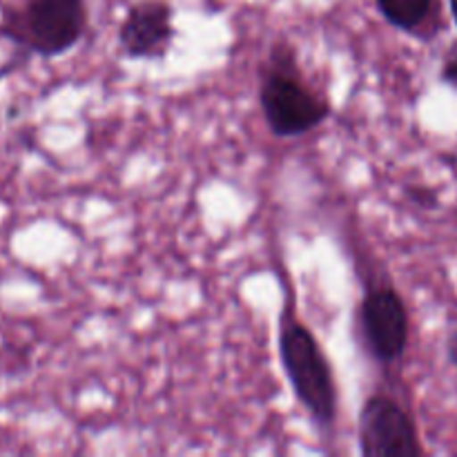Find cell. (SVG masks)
<instances>
[{
  "mask_svg": "<svg viewBox=\"0 0 457 457\" xmlns=\"http://www.w3.org/2000/svg\"><path fill=\"white\" fill-rule=\"evenodd\" d=\"M446 355H449L451 364L457 366V330L451 333L449 342H446Z\"/></svg>",
  "mask_w": 457,
  "mask_h": 457,
  "instance_id": "9",
  "label": "cell"
},
{
  "mask_svg": "<svg viewBox=\"0 0 457 457\" xmlns=\"http://www.w3.org/2000/svg\"><path fill=\"white\" fill-rule=\"evenodd\" d=\"M0 13V31L45 58L70 52L87 27L85 0H7Z\"/></svg>",
  "mask_w": 457,
  "mask_h": 457,
  "instance_id": "2",
  "label": "cell"
},
{
  "mask_svg": "<svg viewBox=\"0 0 457 457\" xmlns=\"http://www.w3.org/2000/svg\"><path fill=\"white\" fill-rule=\"evenodd\" d=\"M172 4L165 0H138L120 22L119 43L129 58H161L174 40Z\"/></svg>",
  "mask_w": 457,
  "mask_h": 457,
  "instance_id": "6",
  "label": "cell"
},
{
  "mask_svg": "<svg viewBox=\"0 0 457 457\" xmlns=\"http://www.w3.org/2000/svg\"><path fill=\"white\" fill-rule=\"evenodd\" d=\"M259 101L268 128L277 137H302L320 128L330 114L328 98L303 79L288 45L272 49L268 65L263 67Z\"/></svg>",
  "mask_w": 457,
  "mask_h": 457,
  "instance_id": "1",
  "label": "cell"
},
{
  "mask_svg": "<svg viewBox=\"0 0 457 457\" xmlns=\"http://www.w3.org/2000/svg\"><path fill=\"white\" fill-rule=\"evenodd\" d=\"M360 446L366 457L424 455L413 418L388 395H373L366 400L360 413Z\"/></svg>",
  "mask_w": 457,
  "mask_h": 457,
  "instance_id": "4",
  "label": "cell"
},
{
  "mask_svg": "<svg viewBox=\"0 0 457 457\" xmlns=\"http://www.w3.org/2000/svg\"><path fill=\"white\" fill-rule=\"evenodd\" d=\"M382 16L402 31H418L437 12V0H375Z\"/></svg>",
  "mask_w": 457,
  "mask_h": 457,
  "instance_id": "7",
  "label": "cell"
},
{
  "mask_svg": "<svg viewBox=\"0 0 457 457\" xmlns=\"http://www.w3.org/2000/svg\"><path fill=\"white\" fill-rule=\"evenodd\" d=\"M449 3H451V12H453V18L457 22V0H449Z\"/></svg>",
  "mask_w": 457,
  "mask_h": 457,
  "instance_id": "10",
  "label": "cell"
},
{
  "mask_svg": "<svg viewBox=\"0 0 457 457\" xmlns=\"http://www.w3.org/2000/svg\"><path fill=\"white\" fill-rule=\"evenodd\" d=\"M360 326L370 353L379 361H395L409 344V311L393 286H373L360 306Z\"/></svg>",
  "mask_w": 457,
  "mask_h": 457,
  "instance_id": "5",
  "label": "cell"
},
{
  "mask_svg": "<svg viewBox=\"0 0 457 457\" xmlns=\"http://www.w3.org/2000/svg\"><path fill=\"white\" fill-rule=\"evenodd\" d=\"M442 79H445L449 85H453V87H457V43L449 49V54L445 56Z\"/></svg>",
  "mask_w": 457,
  "mask_h": 457,
  "instance_id": "8",
  "label": "cell"
},
{
  "mask_svg": "<svg viewBox=\"0 0 457 457\" xmlns=\"http://www.w3.org/2000/svg\"><path fill=\"white\" fill-rule=\"evenodd\" d=\"M279 351L286 378L293 384L297 400L317 422L324 427L333 424L337 413V391L333 370L315 335L293 315H286L281 320Z\"/></svg>",
  "mask_w": 457,
  "mask_h": 457,
  "instance_id": "3",
  "label": "cell"
}]
</instances>
